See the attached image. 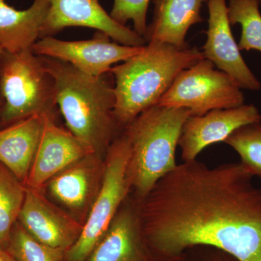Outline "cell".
<instances>
[{
	"label": "cell",
	"mask_w": 261,
	"mask_h": 261,
	"mask_svg": "<svg viewBox=\"0 0 261 261\" xmlns=\"http://www.w3.org/2000/svg\"><path fill=\"white\" fill-rule=\"evenodd\" d=\"M241 163L209 168L177 165L137 202L141 228L154 261H175L207 245L238 261H261V188Z\"/></svg>",
	"instance_id": "1"
},
{
	"label": "cell",
	"mask_w": 261,
	"mask_h": 261,
	"mask_svg": "<svg viewBox=\"0 0 261 261\" xmlns=\"http://www.w3.org/2000/svg\"><path fill=\"white\" fill-rule=\"evenodd\" d=\"M42 57V56H41ZM56 84L57 106L70 132L106 157L123 129L114 115L116 95L113 75L93 76L69 63L42 57Z\"/></svg>",
	"instance_id": "2"
},
{
	"label": "cell",
	"mask_w": 261,
	"mask_h": 261,
	"mask_svg": "<svg viewBox=\"0 0 261 261\" xmlns=\"http://www.w3.org/2000/svg\"><path fill=\"white\" fill-rule=\"evenodd\" d=\"M203 58L196 47L181 49L165 43H147L140 53L113 66L110 73L114 80V115L122 129L156 106L180 71Z\"/></svg>",
	"instance_id": "3"
},
{
	"label": "cell",
	"mask_w": 261,
	"mask_h": 261,
	"mask_svg": "<svg viewBox=\"0 0 261 261\" xmlns=\"http://www.w3.org/2000/svg\"><path fill=\"white\" fill-rule=\"evenodd\" d=\"M187 108L156 106L145 110L123 128L129 146L128 175L137 202L176 167V149L190 116Z\"/></svg>",
	"instance_id": "4"
},
{
	"label": "cell",
	"mask_w": 261,
	"mask_h": 261,
	"mask_svg": "<svg viewBox=\"0 0 261 261\" xmlns=\"http://www.w3.org/2000/svg\"><path fill=\"white\" fill-rule=\"evenodd\" d=\"M0 91V126H8L37 113L54 116V79L46 69L42 57L32 49L16 53L3 51Z\"/></svg>",
	"instance_id": "5"
},
{
	"label": "cell",
	"mask_w": 261,
	"mask_h": 261,
	"mask_svg": "<svg viewBox=\"0 0 261 261\" xmlns=\"http://www.w3.org/2000/svg\"><path fill=\"white\" fill-rule=\"evenodd\" d=\"M129 155V146L121 133L108 149L100 191L84 223L80 238L65 252L64 261L87 260L109 228L132 191L128 175Z\"/></svg>",
	"instance_id": "6"
},
{
	"label": "cell",
	"mask_w": 261,
	"mask_h": 261,
	"mask_svg": "<svg viewBox=\"0 0 261 261\" xmlns=\"http://www.w3.org/2000/svg\"><path fill=\"white\" fill-rule=\"evenodd\" d=\"M215 67L212 62L203 58L180 71L158 106L187 108L190 116H201L214 110L245 104V95L238 84Z\"/></svg>",
	"instance_id": "7"
},
{
	"label": "cell",
	"mask_w": 261,
	"mask_h": 261,
	"mask_svg": "<svg viewBox=\"0 0 261 261\" xmlns=\"http://www.w3.org/2000/svg\"><path fill=\"white\" fill-rule=\"evenodd\" d=\"M111 40L99 32L93 39L74 42L46 37L34 43L32 50L37 56L69 63L86 74L100 76L109 73L113 65L127 61L145 47H130Z\"/></svg>",
	"instance_id": "8"
},
{
	"label": "cell",
	"mask_w": 261,
	"mask_h": 261,
	"mask_svg": "<svg viewBox=\"0 0 261 261\" xmlns=\"http://www.w3.org/2000/svg\"><path fill=\"white\" fill-rule=\"evenodd\" d=\"M49 3L40 39L53 37L68 27H85L96 29L123 45L145 46L144 37L113 20L103 9L99 0H49Z\"/></svg>",
	"instance_id": "9"
},
{
	"label": "cell",
	"mask_w": 261,
	"mask_h": 261,
	"mask_svg": "<svg viewBox=\"0 0 261 261\" xmlns=\"http://www.w3.org/2000/svg\"><path fill=\"white\" fill-rule=\"evenodd\" d=\"M105 158L96 152L87 154L63 168L44 187L83 226L102 187Z\"/></svg>",
	"instance_id": "10"
},
{
	"label": "cell",
	"mask_w": 261,
	"mask_h": 261,
	"mask_svg": "<svg viewBox=\"0 0 261 261\" xmlns=\"http://www.w3.org/2000/svg\"><path fill=\"white\" fill-rule=\"evenodd\" d=\"M207 39L202 51L204 58L227 73L240 88L259 90L260 82L244 61L233 37L226 0H207Z\"/></svg>",
	"instance_id": "11"
},
{
	"label": "cell",
	"mask_w": 261,
	"mask_h": 261,
	"mask_svg": "<svg viewBox=\"0 0 261 261\" xmlns=\"http://www.w3.org/2000/svg\"><path fill=\"white\" fill-rule=\"evenodd\" d=\"M261 114L254 105L211 111L201 116H190L182 128L178 145L185 162L195 161L205 147L223 142L240 127L260 123Z\"/></svg>",
	"instance_id": "12"
},
{
	"label": "cell",
	"mask_w": 261,
	"mask_h": 261,
	"mask_svg": "<svg viewBox=\"0 0 261 261\" xmlns=\"http://www.w3.org/2000/svg\"><path fill=\"white\" fill-rule=\"evenodd\" d=\"M42 190L27 187L18 222L38 241L67 251L80 238L83 224L53 204Z\"/></svg>",
	"instance_id": "13"
},
{
	"label": "cell",
	"mask_w": 261,
	"mask_h": 261,
	"mask_svg": "<svg viewBox=\"0 0 261 261\" xmlns=\"http://www.w3.org/2000/svg\"><path fill=\"white\" fill-rule=\"evenodd\" d=\"M95 152L94 149L56 124L55 116L44 114V127L25 186L43 190L53 176L77 160Z\"/></svg>",
	"instance_id": "14"
},
{
	"label": "cell",
	"mask_w": 261,
	"mask_h": 261,
	"mask_svg": "<svg viewBox=\"0 0 261 261\" xmlns=\"http://www.w3.org/2000/svg\"><path fill=\"white\" fill-rule=\"evenodd\" d=\"M124 203L85 261H154L142 235L137 201Z\"/></svg>",
	"instance_id": "15"
},
{
	"label": "cell",
	"mask_w": 261,
	"mask_h": 261,
	"mask_svg": "<svg viewBox=\"0 0 261 261\" xmlns=\"http://www.w3.org/2000/svg\"><path fill=\"white\" fill-rule=\"evenodd\" d=\"M206 1L153 0V19L144 36L146 43H165L181 49L190 47L187 32L192 25L203 21L200 10Z\"/></svg>",
	"instance_id": "16"
},
{
	"label": "cell",
	"mask_w": 261,
	"mask_h": 261,
	"mask_svg": "<svg viewBox=\"0 0 261 261\" xmlns=\"http://www.w3.org/2000/svg\"><path fill=\"white\" fill-rule=\"evenodd\" d=\"M44 114L32 115L0 129V163L25 184L44 127Z\"/></svg>",
	"instance_id": "17"
},
{
	"label": "cell",
	"mask_w": 261,
	"mask_h": 261,
	"mask_svg": "<svg viewBox=\"0 0 261 261\" xmlns=\"http://www.w3.org/2000/svg\"><path fill=\"white\" fill-rule=\"evenodd\" d=\"M49 7V0H34L30 8L20 10L0 0V47L3 51L16 53L32 49Z\"/></svg>",
	"instance_id": "18"
},
{
	"label": "cell",
	"mask_w": 261,
	"mask_h": 261,
	"mask_svg": "<svg viewBox=\"0 0 261 261\" xmlns=\"http://www.w3.org/2000/svg\"><path fill=\"white\" fill-rule=\"evenodd\" d=\"M27 187L0 163V248L8 251L10 234L25 200Z\"/></svg>",
	"instance_id": "19"
},
{
	"label": "cell",
	"mask_w": 261,
	"mask_h": 261,
	"mask_svg": "<svg viewBox=\"0 0 261 261\" xmlns=\"http://www.w3.org/2000/svg\"><path fill=\"white\" fill-rule=\"evenodd\" d=\"M260 3V0H228L230 24L241 25V37L238 44L240 51L257 50L261 53Z\"/></svg>",
	"instance_id": "20"
},
{
	"label": "cell",
	"mask_w": 261,
	"mask_h": 261,
	"mask_svg": "<svg viewBox=\"0 0 261 261\" xmlns=\"http://www.w3.org/2000/svg\"><path fill=\"white\" fill-rule=\"evenodd\" d=\"M8 251L16 261H64L66 252L38 241L18 221L12 229Z\"/></svg>",
	"instance_id": "21"
},
{
	"label": "cell",
	"mask_w": 261,
	"mask_h": 261,
	"mask_svg": "<svg viewBox=\"0 0 261 261\" xmlns=\"http://www.w3.org/2000/svg\"><path fill=\"white\" fill-rule=\"evenodd\" d=\"M252 176L261 178V122L240 127L224 141Z\"/></svg>",
	"instance_id": "22"
},
{
	"label": "cell",
	"mask_w": 261,
	"mask_h": 261,
	"mask_svg": "<svg viewBox=\"0 0 261 261\" xmlns=\"http://www.w3.org/2000/svg\"><path fill=\"white\" fill-rule=\"evenodd\" d=\"M150 0H114L111 15L118 23L133 22L134 31L144 37L147 31V13Z\"/></svg>",
	"instance_id": "23"
},
{
	"label": "cell",
	"mask_w": 261,
	"mask_h": 261,
	"mask_svg": "<svg viewBox=\"0 0 261 261\" xmlns=\"http://www.w3.org/2000/svg\"><path fill=\"white\" fill-rule=\"evenodd\" d=\"M0 261H16L9 252L0 248Z\"/></svg>",
	"instance_id": "24"
},
{
	"label": "cell",
	"mask_w": 261,
	"mask_h": 261,
	"mask_svg": "<svg viewBox=\"0 0 261 261\" xmlns=\"http://www.w3.org/2000/svg\"><path fill=\"white\" fill-rule=\"evenodd\" d=\"M3 49L0 47V56H1L2 53H3ZM2 107V97H1V91H0V111H1Z\"/></svg>",
	"instance_id": "25"
},
{
	"label": "cell",
	"mask_w": 261,
	"mask_h": 261,
	"mask_svg": "<svg viewBox=\"0 0 261 261\" xmlns=\"http://www.w3.org/2000/svg\"><path fill=\"white\" fill-rule=\"evenodd\" d=\"M260 3H261V0H260Z\"/></svg>",
	"instance_id": "26"
}]
</instances>
